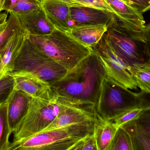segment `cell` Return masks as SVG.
I'll return each mask as SVG.
<instances>
[{
  "label": "cell",
  "instance_id": "obj_2",
  "mask_svg": "<svg viewBox=\"0 0 150 150\" xmlns=\"http://www.w3.org/2000/svg\"><path fill=\"white\" fill-rule=\"evenodd\" d=\"M66 103L60 100L52 88L37 97H32L28 109L13 129L16 143L45 130L55 119Z\"/></svg>",
  "mask_w": 150,
  "mask_h": 150
},
{
  "label": "cell",
  "instance_id": "obj_36",
  "mask_svg": "<svg viewBox=\"0 0 150 150\" xmlns=\"http://www.w3.org/2000/svg\"><path fill=\"white\" fill-rule=\"evenodd\" d=\"M1 53L0 52V65H1Z\"/></svg>",
  "mask_w": 150,
  "mask_h": 150
},
{
  "label": "cell",
  "instance_id": "obj_8",
  "mask_svg": "<svg viewBox=\"0 0 150 150\" xmlns=\"http://www.w3.org/2000/svg\"><path fill=\"white\" fill-rule=\"evenodd\" d=\"M93 49L99 56L106 75L112 81L126 89L138 90L131 74L130 66L115 53L105 35Z\"/></svg>",
  "mask_w": 150,
  "mask_h": 150
},
{
  "label": "cell",
  "instance_id": "obj_3",
  "mask_svg": "<svg viewBox=\"0 0 150 150\" xmlns=\"http://www.w3.org/2000/svg\"><path fill=\"white\" fill-rule=\"evenodd\" d=\"M28 38L38 48L68 70L76 67L93 51L68 32L56 28L50 35L29 33Z\"/></svg>",
  "mask_w": 150,
  "mask_h": 150
},
{
  "label": "cell",
  "instance_id": "obj_6",
  "mask_svg": "<svg viewBox=\"0 0 150 150\" xmlns=\"http://www.w3.org/2000/svg\"><path fill=\"white\" fill-rule=\"evenodd\" d=\"M115 53L129 66L150 60L143 31H136L117 23L104 34Z\"/></svg>",
  "mask_w": 150,
  "mask_h": 150
},
{
  "label": "cell",
  "instance_id": "obj_27",
  "mask_svg": "<svg viewBox=\"0 0 150 150\" xmlns=\"http://www.w3.org/2000/svg\"><path fill=\"white\" fill-rule=\"evenodd\" d=\"M144 110L142 107L130 109L111 121L114 122L118 127H121L128 122L136 120Z\"/></svg>",
  "mask_w": 150,
  "mask_h": 150
},
{
  "label": "cell",
  "instance_id": "obj_10",
  "mask_svg": "<svg viewBox=\"0 0 150 150\" xmlns=\"http://www.w3.org/2000/svg\"><path fill=\"white\" fill-rule=\"evenodd\" d=\"M105 1L112 9L118 24L134 31H144L146 26L142 14L122 0Z\"/></svg>",
  "mask_w": 150,
  "mask_h": 150
},
{
  "label": "cell",
  "instance_id": "obj_5",
  "mask_svg": "<svg viewBox=\"0 0 150 150\" xmlns=\"http://www.w3.org/2000/svg\"><path fill=\"white\" fill-rule=\"evenodd\" d=\"M67 71V69L38 48L28 36L15 62L14 70L11 72L32 74L52 87L63 77Z\"/></svg>",
  "mask_w": 150,
  "mask_h": 150
},
{
  "label": "cell",
  "instance_id": "obj_15",
  "mask_svg": "<svg viewBox=\"0 0 150 150\" xmlns=\"http://www.w3.org/2000/svg\"><path fill=\"white\" fill-rule=\"evenodd\" d=\"M14 77V88L27 93L31 97L40 96L51 88L45 82L32 74L24 72H11Z\"/></svg>",
  "mask_w": 150,
  "mask_h": 150
},
{
  "label": "cell",
  "instance_id": "obj_31",
  "mask_svg": "<svg viewBox=\"0 0 150 150\" xmlns=\"http://www.w3.org/2000/svg\"><path fill=\"white\" fill-rule=\"evenodd\" d=\"M138 95L141 101V107L144 110H150V93L140 91Z\"/></svg>",
  "mask_w": 150,
  "mask_h": 150
},
{
  "label": "cell",
  "instance_id": "obj_21",
  "mask_svg": "<svg viewBox=\"0 0 150 150\" xmlns=\"http://www.w3.org/2000/svg\"><path fill=\"white\" fill-rule=\"evenodd\" d=\"M8 98L0 105V150H9L11 142V131L8 119Z\"/></svg>",
  "mask_w": 150,
  "mask_h": 150
},
{
  "label": "cell",
  "instance_id": "obj_32",
  "mask_svg": "<svg viewBox=\"0 0 150 150\" xmlns=\"http://www.w3.org/2000/svg\"><path fill=\"white\" fill-rule=\"evenodd\" d=\"M144 36L147 44L150 57V23L145 26L144 31Z\"/></svg>",
  "mask_w": 150,
  "mask_h": 150
},
{
  "label": "cell",
  "instance_id": "obj_7",
  "mask_svg": "<svg viewBox=\"0 0 150 150\" xmlns=\"http://www.w3.org/2000/svg\"><path fill=\"white\" fill-rule=\"evenodd\" d=\"M141 107L138 92L123 88L106 75L102 82L96 114L103 119L112 121L130 109Z\"/></svg>",
  "mask_w": 150,
  "mask_h": 150
},
{
  "label": "cell",
  "instance_id": "obj_28",
  "mask_svg": "<svg viewBox=\"0 0 150 150\" xmlns=\"http://www.w3.org/2000/svg\"><path fill=\"white\" fill-rule=\"evenodd\" d=\"M69 150H98L94 134H89L78 141Z\"/></svg>",
  "mask_w": 150,
  "mask_h": 150
},
{
  "label": "cell",
  "instance_id": "obj_12",
  "mask_svg": "<svg viewBox=\"0 0 150 150\" xmlns=\"http://www.w3.org/2000/svg\"><path fill=\"white\" fill-rule=\"evenodd\" d=\"M96 114L76 107L65 104L54 120L44 130L63 127L86 122L94 121Z\"/></svg>",
  "mask_w": 150,
  "mask_h": 150
},
{
  "label": "cell",
  "instance_id": "obj_9",
  "mask_svg": "<svg viewBox=\"0 0 150 150\" xmlns=\"http://www.w3.org/2000/svg\"><path fill=\"white\" fill-rule=\"evenodd\" d=\"M117 23L116 17L110 11L90 7L70 8V29L73 26L91 25H105L108 28Z\"/></svg>",
  "mask_w": 150,
  "mask_h": 150
},
{
  "label": "cell",
  "instance_id": "obj_23",
  "mask_svg": "<svg viewBox=\"0 0 150 150\" xmlns=\"http://www.w3.org/2000/svg\"><path fill=\"white\" fill-rule=\"evenodd\" d=\"M108 150H135L130 134L122 127H119Z\"/></svg>",
  "mask_w": 150,
  "mask_h": 150
},
{
  "label": "cell",
  "instance_id": "obj_34",
  "mask_svg": "<svg viewBox=\"0 0 150 150\" xmlns=\"http://www.w3.org/2000/svg\"><path fill=\"white\" fill-rule=\"evenodd\" d=\"M8 12L0 13V32L2 31L6 27L8 20Z\"/></svg>",
  "mask_w": 150,
  "mask_h": 150
},
{
  "label": "cell",
  "instance_id": "obj_30",
  "mask_svg": "<svg viewBox=\"0 0 150 150\" xmlns=\"http://www.w3.org/2000/svg\"><path fill=\"white\" fill-rule=\"evenodd\" d=\"M140 13L150 10V0H122Z\"/></svg>",
  "mask_w": 150,
  "mask_h": 150
},
{
  "label": "cell",
  "instance_id": "obj_18",
  "mask_svg": "<svg viewBox=\"0 0 150 150\" xmlns=\"http://www.w3.org/2000/svg\"><path fill=\"white\" fill-rule=\"evenodd\" d=\"M119 128L113 122L103 119L96 114L93 134L98 150H108Z\"/></svg>",
  "mask_w": 150,
  "mask_h": 150
},
{
  "label": "cell",
  "instance_id": "obj_33",
  "mask_svg": "<svg viewBox=\"0 0 150 150\" xmlns=\"http://www.w3.org/2000/svg\"><path fill=\"white\" fill-rule=\"evenodd\" d=\"M6 1L5 11L10 13L14 8L16 6L18 0H5Z\"/></svg>",
  "mask_w": 150,
  "mask_h": 150
},
{
  "label": "cell",
  "instance_id": "obj_13",
  "mask_svg": "<svg viewBox=\"0 0 150 150\" xmlns=\"http://www.w3.org/2000/svg\"><path fill=\"white\" fill-rule=\"evenodd\" d=\"M29 33L25 28L16 32L8 41L1 53L0 71L11 73L15 62Z\"/></svg>",
  "mask_w": 150,
  "mask_h": 150
},
{
  "label": "cell",
  "instance_id": "obj_24",
  "mask_svg": "<svg viewBox=\"0 0 150 150\" xmlns=\"http://www.w3.org/2000/svg\"><path fill=\"white\" fill-rule=\"evenodd\" d=\"M14 86V77L10 73L0 71V103L7 100Z\"/></svg>",
  "mask_w": 150,
  "mask_h": 150
},
{
  "label": "cell",
  "instance_id": "obj_16",
  "mask_svg": "<svg viewBox=\"0 0 150 150\" xmlns=\"http://www.w3.org/2000/svg\"><path fill=\"white\" fill-rule=\"evenodd\" d=\"M19 17L24 27L30 34L47 36L52 33L55 30V27L49 21L41 8L28 15Z\"/></svg>",
  "mask_w": 150,
  "mask_h": 150
},
{
  "label": "cell",
  "instance_id": "obj_1",
  "mask_svg": "<svg viewBox=\"0 0 150 150\" xmlns=\"http://www.w3.org/2000/svg\"><path fill=\"white\" fill-rule=\"evenodd\" d=\"M106 75L103 63L93 50L51 88L64 103L96 114V106Z\"/></svg>",
  "mask_w": 150,
  "mask_h": 150
},
{
  "label": "cell",
  "instance_id": "obj_26",
  "mask_svg": "<svg viewBox=\"0 0 150 150\" xmlns=\"http://www.w3.org/2000/svg\"><path fill=\"white\" fill-rule=\"evenodd\" d=\"M71 7H84L105 10L113 13L112 9L105 0H63ZM114 14V13H113Z\"/></svg>",
  "mask_w": 150,
  "mask_h": 150
},
{
  "label": "cell",
  "instance_id": "obj_17",
  "mask_svg": "<svg viewBox=\"0 0 150 150\" xmlns=\"http://www.w3.org/2000/svg\"><path fill=\"white\" fill-rule=\"evenodd\" d=\"M108 29V27L105 25L79 26L71 27L68 33L81 43L93 49Z\"/></svg>",
  "mask_w": 150,
  "mask_h": 150
},
{
  "label": "cell",
  "instance_id": "obj_35",
  "mask_svg": "<svg viewBox=\"0 0 150 150\" xmlns=\"http://www.w3.org/2000/svg\"><path fill=\"white\" fill-rule=\"evenodd\" d=\"M6 1L5 0H0V13L3 10H5Z\"/></svg>",
  "mask_w": 150,
  "mask_h": 150
},
{
  "label": "cell",
  "instance_id": "obj_19",
  "mask_svg": "<svg viewBox=\"0 0 150 150\" xmlns=\"http://www.w3.org/2000/svg\"><path fill=\"white\" fill-rule=\"evenodd\" d=\"M130 68L138 88L141 92L150 93V60L144 63L133 64Z\"/></svg>",
  "mask_w": 150,
  "mask_h": 150
},
{
  "label": "cell",
  "instance_id": "obj_14",
  "mask_svg": "<svg viewBox=\"0 0 150 150\" xmlns=\"http://www.w3.org/2000/svg\"><path fill=\"white\" fill-rule=\"evenodd\" d=\"M32 97L27 93L15 88L8 97V119L12 131L26 112Z\"/></svg>",
  "mask_w": 150,
  "mask_h": 150
},
{
  "label": "cell",
  "instance_id": "obj_22",
  "mask_svg": "<svg viewBox=\"0 0 150 150\" xmlns=\"http://www.w3.org/2000/svg\"><path fill=\"white\" fill-rule=\"evenodd\" d=\"M20 17L13 12L10 13L6 27L0 32V52L11 37L17 31L24 29Z\"/></svg>",
  "mask_w": 150,
  "mask_h": 150
},
{
  "label": "cell",
  "instance_id": "obj_11",
  "mask_svg": "<svg viewBox=\"0 0 150 150\" xmlns=\"http://www.w3.org/2000/svg\"><path fill=\"white\" fill-rule=\"evenodd\" d=\"M42 9L54 27L60 31H70V7L63 0H40Z\"/></svg>",
  "mask_w": 150,
  "mask_h": 150
},
{
  "label": "cell",
  "instance_id": "obj_4",
  "mask_svg": "<svg viewBox=\"0 0 150 150\" xmlns=\"http://www.w3.org/2000/svg\"><path fill=\"white\" fill-rule=\"evenodd\" d=\"M94 121L44 130L18 142L11 143L9 150H69L78 141L93 133Z\"/></svg>",
  "mask_w": 150,
  "mask_h": 150
},
{
  "label": "cell",
  "instance_id": "obj_20",
  "mask_svg": "<svg viewBox=\"0 0 150 150\" xmlns=\"http://www.w3.org/2000/svg\"><path fill=\"white\" fill-rule=\"evenodd\" d=\"M122 127L129 132L132 137L135 150H150V137L134 121Z\"/></svg>",
  "mask_w": 150,
  "mask_h": 150
},
{
  "label": "cell",
  "instance_id": "obj_29",
  "mask_svg": "<svg viewBox=\"0 0 150 150\" xmlns=\"http://www.w3.org/2000/svg\"><path fill=\"white\" fill-rule=\"evenodd\" d=\"M135 122L150 137V110H144Z\"/></svg>",
  "mask_w": 150,
  "mask_h": 150
},
{
  "label": "cell",
  "instance_id": "obj_37",
  "mask_svg": "<svg viewBox=\"0 0 150 150\" xmlns=\"http://www.w3.org/2000/svg\"><path fill=\"white\" fill-rule=\"evenodd\" d=\"M2 103H0V105H1V104H2Z\"/></svg>",
  "mask_w": 150,
  "mask_h": 150
},
{
  "label": "cell",
  "instance_id": "obj_25",
  "mask_svg": "<svg viewBox=\"0 0 150 150\" xmlns=\"http://www.w3.org/2000/svg\"><path fill=\"white\" fill-rule=\"evenodd\" d=\"M41 8L40 0H18L16 6L11 12L21 16L28 15Z\"/></svg>",
  "mask_w": 150,
  "mask_h": 150
}]
</instances>
